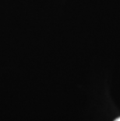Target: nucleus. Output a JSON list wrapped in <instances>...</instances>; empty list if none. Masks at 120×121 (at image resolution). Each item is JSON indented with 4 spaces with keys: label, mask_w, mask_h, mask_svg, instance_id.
Instances as JSON below:
<instances>
[{
    "label": "nucleus",
    "mask_w": 120,
    "mask_h": 121,
    "mask_svg": "<svg viewBox=\"0 0 120 121\" xmlns=\"http://www.w3.org/2000/svg\"><path fill=\"white\" fill-rule=\"evenodd\" d=\"M115 121H120V117H119V118H117V119L115 120Z\"/></svg>",
    "instance_id": "nucleus-1"
}]
</instances>
